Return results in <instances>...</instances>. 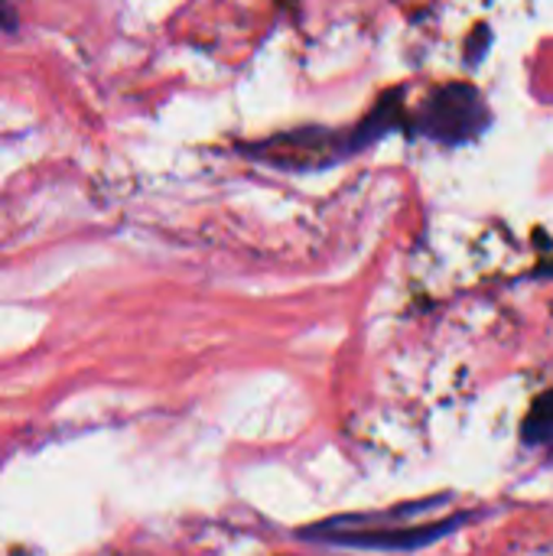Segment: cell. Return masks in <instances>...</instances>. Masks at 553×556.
Here are the masks:
<instances>
[{
    "label": "cell",
    "mask_w": 553,
    "mask_h": 556,
    "mask_svg": "<svg viewBox=\"0 0 553 556\" xmlns=\"http://www.w3.org/2000/svg\"><path fill=\"white\" fill-rule=\"evenodd\" d=\"M424 511L420 505L411 508H394V511H381V515H362V518H336L329 525L313 528L316 541H332V544H345V547H359V551H414L424 547L443 534H450V528L456 521H437V525H407L411 515Z\"/></svg>",
    "instance_id": "obj_1"
}]
</instances>
